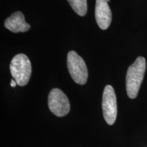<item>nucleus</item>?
Returning <instances> with one entry per match:
<instances>
[{"label": "nucleus", "mask_w": 147, "mask_h": 147, "mask_svg": "<svg viewBox=\"0 0 147 147\" xmlns=\"http://www.w3.org/2000/svg\"><path fill=\"white\" fill-rule=\"evenodd\" d=\"M103 115L106 122L112 125L115 123L117 115V97L114 88L106 85L104 88L102 97Z\"/></svg>", "instance_id": "nucleus-4"}, {"label": "nucleus", "mask_w": 147, "mask_h": 147, "mask_svg": "<svg viewBox=\"0 0 147 147\" xmlns=\"http://www.w3.org/2000/svg\"><path fill=\"white\" fill-rule=\"evenodd\" d=\"M146 70V60L138 57L129 67L126 75V91L128 97L135 99L137 97L143 81Z\"/></svg>", "instance_id": "nucleus-1"}, {"label": "nucleus", "mask_w": 147, "mask_h": 147, "mask_svg": "<svg viewBox=\"0 0 147 147\" xmlns=\"http://www.w3.org/2000/svg\"><path fill=\"white\" fill-rule=\"evenodd\" d=\"M67 65L69 74L74 81L79 84H84L87 81L88 70L85 62L75 51L67 54Z\"/></svg>", "instance_id": "nucleus-3"}, {"label": "nucleus", "mask_w": 147, "mask_h": 147, "mask_svg": "<svg viewBox=\"0 0 147 147\" xmlns=\"http://www.w3.org/2000/svg\"><path fill=\"white\" fill-rule=\"evenodd\" d=\"M106 1H107V2H109L110 0H106Z\"/></svg>", "instance_id": "nucleus-10"}, {"label": "nucleus", "mask_w": 147, "mask_h": 147, "mask_svg": "<svg viewBox=\"0 0 147 147\" xmlns=\"http://www.w3.org/2000/svg\"><path fill=\"white\" fill-rule=\"evenodd\" d=\"M16 84H17V83H16V82L14 80V79H13V80H11V82H10V85L11 87H15L16 86Z\"/></svg>", "instance_id": "nucleus-9"}, {"label": "nucleus", "mask_w": 147, "mask_h": 147, "mask_svg": "<svg viewBox=\"0 0 147 147\" xmlns=\"http://www.w3.org/2000/svg\"><path fill=\"white\" fill-rule=\"evenodd\" d=\"M48 105L51 111L59 117L67 115L70 110L68 98L59 89L51 90L48 97Z\"/></svg>", "instance_id": "nucleus-5"}, {"label": "nucleus", "mask_w": 147, "mask_h": 147, "mask_svg": "<svg viewBox=\"0 0 147 147\" xmlns=\"http://www.w3.org/2000/svg\"><path fill=\"white\" fill-rule=\"evenodd\" d=\"M71 8L79 16H83L87 12V0H67Z\"/></svg>", "instance_id": "nucleus-8"}, {"label": "nucleus", "mask_w": 147, "mask_h": 147, "mask_svg": "<svg viewBox=\"0 0 147 147\" xmlns=\"http://www.w3.org/2000/svg\"><path fill=\"white\" fill-rule=\"evenodd\" d=\"M10 70L18 85L23 87L28 83L32 74L30 60L25 54H18L11 61Z\"/></svg>", "instance_id": "nucleus-2"}, {"label": "nucleus", "mask_w": 147, "mask_h": 147, "mask_svg": "<svg viewBox=\"0 0 147 147\" xmlns=\"http://www.w3.org/2000/svg\"><path fill=\"white\" fill-rule=\"evenodd\" d=\"M4 26L13 33L27 32L31 28V25L26 23L24 14L20 11L14 12L4 22Z\"/></svg>", "instance_id": "nucleus-7"}, {"label": "nucleus", "mask_w": 147, "mask_h": 147, "mask_svg": "<svg viewBox=\"0 0 147 147\" xmlns=\"http://www.w3.org/2000/svg\"><path fill=\"white\" fill-rule=\"evenodd\" d=\"M106 0H96L95 9V20L102 30L109 27L112 21V12Z\"/></svg>", "instance_id": "nucleus-6"}]
</instances>
